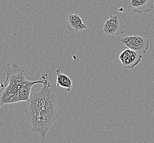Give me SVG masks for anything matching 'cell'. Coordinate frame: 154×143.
Returning a JSON list of instances; mask_svg holds the SVG:
<instances>
[{
    "instance_id": "1",
    "label": "cell",
    "mask_w": 154,
    "mask_h": 143,
    "mask_svg": "<svg viewBox=\"0 0 154 143\" xmlns=\"http://www.w3.org/2000/svg\"><path fill=\"white\" fill-rule=\"evenodd\" d=\"M40 91L31 94L25 110L29 119L40 111L58 116L56 94L50 87L43 85Z\"/></svg>"
},
{
    "instance_id": "4",
    "label": "cell",
    "mask_w": 154,
    "mask_h": 143,
    "mask_svg": "<svg viewBox=\"0 0 154 143\" xmlns=\"http://www.w3.org/2000/svg\"><path fill=\"white\" fill-rule=\"evenodd\" d=\"M103 32L109 37H114L120 34H123L126 26L118 13L115 14H109L108 19L103 26Z\"/></svg>"
},
{
    "instance_id": "3",
    "label": "cell",
    "mask_w": 154,
    "mask_h": 143,
    "mask_svg": "<svg viewBox=\"0 0 154 143\" xmlns=\"http://www.w3.org/2000/svg\"><path fill=\"white\" fill-rule=\"evenodd\" d=\"M21 86L12 81L5 79L4 83L0 85V108L6 105L18 103L17 96Z\"/></svg>"
},
{
    "instance_id": "5",
    "label": "cell",
    "mask_w": 154,
    "mask_h": 143,
    "mask_svg": "<svg viewBox=\"0 0 154 143\" xmlns=\"http://www.w3.org/2000/svg\"><path fill=\"white\" fill-rule=\"evenodd\" d=\"M143 58L140 53L127 49L120 53L119 59L125 68L132 69L138 65Z\"/></svg>"
},
{
    "instance_id": "8",
    "label": "cell",
    "mask_w": 154,
    "mask_h": 143,
    "mask_svg": "<svg viewBox=\"0 0 154 143\" xmlns=\"http://www.w3.org/2000/svg\"><path fill=\"white\" fill-rule=\"evenodd\" d=\"M57 75V87L65 88L68 91H70L72 87V81L66 75L62 73L61 69L56 71Z\"/></svg>"
},
{
    "instance_id": "6",
    "label": "cell",
    "mask_w": 154,
    "mask_h": 143,
    "mask_svg": "<svg viewBox=\"0 0 154 143\" xmlns=\"http://www.w3.org/2000/svg\"><path fill=\"white\" fill-rule=\"evenodd\" d=\"M154 5V0H131L129 7L133 12L143 14L152 11Z\"/></svg>"
},
{
    "instance_id": "2",
    "label": "cell",
    "mask_w": 154,
    "mask_h": 143,
    "mask_svg": "<svg viewBox=\"0 0 154 143\" xmlns=\"http://www.w3.org/2000/svg\"><path fill=\"white\" fill-rule=\"evenodd\" d=\"M117 41L122 46L139 53H145L150 46V41L148 39L137 35L120 37Z\"/></svg>"
},
{
    "instance_id": "7",
    "label": "cell",
    "mask_w": 154,
    "mask_h": 143,
    "mask_svg": "<svg viewBox=\"0 0 154 143\" xmlns=\"http://www.w3.org/2000/svg\"><path fill=\"white\" fill-rule=\"evenodd\" d=\"M66 25L71 32L82 31L88 28L78 14H68L66 16Z\"/></svg>"
}]
</instances>
